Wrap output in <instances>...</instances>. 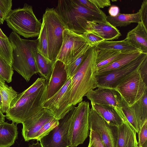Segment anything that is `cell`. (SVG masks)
<instances>
[{
  "label": "cell",
  "instance_id": "f35d334b",
  "mask_svg": "<svg viewBox=\"0 0 147 147\" xmlns=\"http://www.w3.org/2000/svg\"><path fill=\"white\" fill-rule=\"evenodd\" d=\"M90 130L89 141L91 142L95 147H105L99 135L94 131Z\"/></svg>",
  "mask_w": 147,
  "mask_h": 147
},
{
  "label": "cell",
  "instance_id": "1f68e13d",
  "mask_svg": "<svg viewBox=\"0 0 147 147\" xmlns=\"http://www.w3.org/2000/svg\"><path fill=\"white\" fill-rule=\"evenodd\" d=\"M13 50V48L9 38L5 39L0 37V56L11 66Z\"/></svg>",
  "mask_w": 147,
  "mask_h": 147
},
{
  "label": "cell",
  "instance_id": "484cf974",
  "mask_svg": "<svg viewBox=\"0 0 147 147\" xmlns=\"http://www.w3.org/2000/svg\"><path fill=\"white\" fill-rule=\"evenodd\" d=\"M5 81L0 77V93L2 100L1 110L3 113H6L7 112L11 101L18 94L11 86H9L6 84Z\"/></svg>",
  "mask_w": 147,
  "mask_h": 147
},
{
  "label": "cell",
  "instance_id": "7a4b0ae2",
  "mask_svg": "<svg viewBox=\"0 0 147 147\" xmlns=\"http://www.w3.org/2000/svg\"><path fill=\"white\" fill-rule=\"evenodd\" d=\"M98 51L96 47H91L86 57L71 78L70 100L74 106L82 102L87 94L97 87L96 61Z\"/></svg>",
  "mask_w": 147,
  "mask_h": 147
},
{
  "label": "cell",
  "instance_id": "3957f363",
  "mask_svg": "<svg viewBox=\"0 0 147 147\" xmlns=\"http://www.w3.org/2000/svg\"><path fill=\"white\" fill-rule=\"evenodd\" d=\"M8 38L13 48L12 67L13 70L28 82L34 75L38 73L34 55L38 39H22L13 32L11 33Z\"/></svg>",
  "mask_w": 147,
  "mask_h": 147
},
{
  "label": "cell",
  "instance_id": "681fc988",
  "mask_svg": "<svg viewBox=\"0 0 147 147\" xmlns=\"http://www.w3.org/2000/svg\"><path fill=\"white\" fill-rule=\"evenodd\" d=\"M88 147H95L93 144L90 141H89L88 145Z\"/></svg>",
  "mask_w": 147,
  "mask_h": 147
},
{
  "label": "cell",
  "instance_id": "7dc6e473",
  "mask_svg": "<svg viewBox=\"0 0 147 147\" xmlns=\"http://www.w3.org/2000/svg\"><path fill=\"white\" fill-rule=\"evenodd\" d=\"M0 37L4 39H7L8 38L6 35L3 32V31L0 28Z\"/></svg>",
  "mask_w": 147,
  "mask_h": 147
},
{
  "label": "cell",
  "instance_id": "ab89813d",
  "mask_svg": "<svg viewBox=\"0 0 147 147\" xmlns=\"http://www.w3.org/2000/svg\"><path fill=\"white\" fill-rule=\"evenodd\" d=\"M12 1L11 0H0V9L6 17L11 10Z\"/></svg>",
  "mask_w": 147,
  "mask_h": 147
},
{
  "label": "cell",
  "instance_id": "f546056e",
  "mask_svg": "<svg viewBox=\"0 0 147 147\" xmlns=\"http://www.w3.org/2000/svg\"><path fill=\"white\" fill-rule=\"evenodd\" d=\"M92 47L89 44L80 55L69 64L65 65L68 78H71L76 73L88 55Z\"/></svg>",
  "mask_w": 147,
  "mask_h": 147
},
{
  "label": "cell",
  "instance_id": "6da1fadb",
  "mask_svg": "<svg viewBox=\"0 0 147 147\" xmlns=\"http://www.w3.org/2000/svg\"><path fill=\"white\" fill-rule=\"evenodd\" d=\"M55 10L66 29L79 34L86 31L88 22L107 21V16L88 8L78 0H60Z\"/></svg>",
  "mask_w": 147,
  "mask_h": 147
},
{
  "label": "cell",
  "instance_id": "8fae6325",
  "mask_svg": "<svg viewBox=\"0 0 147 147\" xmlns=\"http://www.w3.org/2000/svg\"><path fill=\"white\" fill-rule=\"evenodd\" d=\"M115 89L128 105L131 106L147 91V86L142 79L138 70L122 81Z\"/></svg>",
  "mask_w": 147,
  "mask_h": 147
},
{
  "label": "cell",
  "instance_id": "30bf717a",
  "mask_svg": "<svg viewBox=\"0 0 147 147\" xmlns=\"http://www.w3.org/2000/svg\"><path fill=\"white\" fill-rule=\"evenodd\" d=\"M71 80L68 78L66 82L56 93L45 100L42 104L43 108L47 109L53 117L59 121L62 119L74 106L70 100Z\"/></svg>",
  "mask_w": 147,
  "mask_h": 147
},
{
  "label": "cell",
  "instance_id": "5b68a950",
  "mask_svg": "<svg viewBox=\"0 0 147 147\" xmlns=\"http://www.w3.org/2000/svg\"><path fill=\"white\" fill-rule=\"evenodd\" d=\"M5 21L8 27L19 35L26 38L39 36L42 23L34 14L32 6L26 3L22 8L12 9Z\"/></svg>",
  "mask_w": 147,
  "mask_h": 147
},
{
  "label": "cell",
  "instance_id": "83f0119b",
  "mask_svg": "<svg viewBox=\"0 0 147 147\" xmlns=\"http://www.w3.org/2000/svg\"><path fill=\"white\" fill-rule=\"evenodd\" d=\"M142 53L140 51L137 50L127 53L111 64L97 70L96 75L122 67L134 60Z\"/></svg>",
  "mask_w": 147,
  "mask_h": 147
},
{
  "label": "cell",
  "instance_id": "d590c367",
  "mask_svg": "<svg viewBox=\"0 0 147 147\" xmlns=\"http://www.w3.org/2000/svg\"><path fill=\"white\" fill-rule=\"evenodd\" d=\"M92 47H96L99 44L105 40L97 35L92 32L86 31L82 34Z\"/></svg>",
  "mask_w": 147,
  "mask_h": 147
},
{
  "label": "cell",
  "instance_id": "7402d4cb",
  "mask_svg": "<svg viewBox=\"0 0 147 147\" xmlns=\"http://www.w3.org/2000/svg\"><path fill=\"white\" fill-rule=\"evenodd\" d=\"M34 55L38 74L47 81H49L51 75L55 61H52L45 58L38 51V46L34 50Z\"/></svg>",
  "mask_w": 147,
  "mask_h": 147
},
{
  "label": "cell",
  "instance_id": "c3c4849f",
  "mask_svg": "<svg viewBox=\"0 0 147 147\" xmlns=\"http://www.w3.org/2000/svg\"><path fill=\"white\" fill-rule=\"evenodd\" d=\"M2 105V100L1 95L0 93V109H1Z\"/></svg>",
  "mask_w": 147,
  "mask_h": 147
},
{
  "label": "cell",
  "instance_id": "52a82bcc",
  "mask_svg": "<svg viewBox=\"0 0 147 147\" xmlns=\"http://www.w3.org/2000/svg\"><path fill=\"white\" fill-rule=\"evenodd\" d=\"M42 19L46 29L49 59L55 62L62 46L63 32L66 28L53 8H47Z\"/></svg>",
  "mask_w": 147,
  "mask_h": 147
},
{
  "label": "cell",
  "instance_id": "2e32d148",
  "mask_svg": "<svg viewBox=\"0 0 147 147\" xmlns=\"http://www.w3.org/2000/svg\"><path fill=\"white\" fill-rule=\"evenodd\" d=\"M68 78L65 65L61 61L56 60L50 78L47 81L46 99L51 97L60 90Z\"/></svg>",
  "mask_w": 147,
  "mask_h": 147
},
{
  "label": "cell",
  "instance_id": "f6af8a7d",
  "mask_svg": "<svg viewBox=\"0 0 147 147\" xmlns=\"http://www.w3.org/2000/svg\"><path fill=\"white\" fill-rule=\"evenodd\" d=\"M6 18L5 17L4 14L0 9V24H2L5 20Z\"/></svg>",
  "mask_w": 147,
  "mask_h": 147
},
{
  "label": "cell",
  "instance_id": "4dcf8cb0",
  "mask_svg": "<svg viewBox=\"0 0 147 147\" xmlns=\"http://www.w3.org/2000/svg\"><path fill=\"white\" fill-rule=\"evenodd\" d=\"M42 20L41 28L38 38V49L45 58L49 60L48 55V41L46 27L44 20L43 19Z\"/></svg>",
  "mask_w": 147,
  "mask_h": 147
},
{
  "label": "cell",
  "instance_id": "277c9868",
  "mask_svg": "<svg viewBox=\"0 0 147 147\" xmlns=\"http://www.w3.org/2000/svg\"><path fill=\"white\" fill-rule=\"evenodd\" d=\"M47 81L37 91L29 96H17L11 101L5 115L12 122L22 123L43 108L42 104L46 99Z\"/></svg>",
  "mask_w": 147,
  "mask_h": 147
},
{
  "label": "cell",
  "instance_id": "bcb514c9",
  "mask_svg": "<svg viewBox=\"0 0 147 147\" xmlns=\"http://www.w3.org/2000/svg\"><path fill=\"white\" fill-rule=\"evenodd\" d=\"M5 116L3 115L1 109H0V123L5 122Z\"/></svg>",
  "mask_w": 147,
  "mask_h": 147
},
{
  "label": "cell",
  "instance_id": "4fadbf2b",
  "mask_svg": "<svg viewBox=\"0 0 147 147\" xmlns=\"http://www.w3.org/2000/svg\"><path fill=\"white\" fill-rule=\"evenodd\" d=\"M71 111L59 121L58 125L38 140L41 147H69V130Z\"/></svg>",
  "mask_w": 147,
  "mask_h": 147
},
{
  "label": "cell",
  "instance_id": "4316f807",
  "mask_svg": "<svg viewBox=\"0 0 147 147\" xmlns=\"http://www.w3.org/2000/svg\"><path fill=\"white\" fill-rule=\"evenodd\" d=\"M147 91L132 106L140 129L147 121Z\"/></svg>",
  "mask_w": 147,
  "mask_h": 147
},
{
  "label": "cell",
  "instance_id": "d6a6232c",
  "mask_svg": "<svg viewBox=\"0 0 147 147\" xmlns=\"http://www.w3.org/2000/svg\"><path fill=\"white\" fill-rule=\"evenodd\" d=\"M13 74V69L12 66L0 56V77L9 83L12 81Z\"/></svg>",
  "mask_w": 147,
  "mask_h": 147
},
{
  "label": "cell",
  "instance_id": "603a6c76",
  "mask_svg": "<svg viewBox=\"0 0 147 147\" xmlns=\"http://www.w3.org/2000/svg\"><path fill=\"white\" fill-rule=\"evenodd\" d=\"M126 54L113 50H98L96 61V70L111 64Z\"/></svg>",
  "mask_w": 147,
  "mask_h": 147
},
{
  "label": "cell",
  "instance_id": "e575fe53",
  "mask_svg": "<svg viewBox=\"0 0 147 147\" xmlns=\"http://www.w3.org/2000/svg\"><path fill=\"white\" fill-rule=\"evenodd\" d=\"M46 81V80L42 78H38L29 88L22 92L18 94L17 96L21 98L32 94L44 86Z\"/></svg>",
  "mask_w": 147,
  "mask_h": 147
},
{
  "label": "cell",
  "instance_id": "9c48e42d",
  "mask_svg": "<svg viewBox=\"0 0 147 147\" xmlns=\"http://www.w3.org/2000/svg\"><path fill=\"white\" fill-rule=\"evenodd\" d=\"M89 44L82 34L66 29L63 31L62 44L56 60L67 65L77 57Z\"/></svg>",
  "mask_w": 147,
  "mask_h": 147
},
{
  "label": "cell",
  "instance_id": "44dd1931",
  "mask_svg": "<svg viewBox=\"0 0 147 147\" xmlns=\"http://www.w3.org/2000/svg\"><path fill=\"white\" fill-rule=\"evenodd\" d=\"M17 125L13 122L0 123V147H10L14 144L18 138Z\"/></svg>",
  "mask_w": 147,
  "mask_h": 147
},
{
  "label": "cell",
  "instance_id": "5bb4252c",
  "mask_svg": "<svg viewBox=\"0 0 147 147\" xmlns=\"http://www.w3.org/2000/svg\"><path fill=\"white\" fill-rule=\"evenodd\" d=\"M54 117L49 110L43 108L22 123V134L26 142L35 139L36 136L44 125Z\"/></svg>",
  "mask_w": 147,
  "mask_h": 147
},
{
  "label": "cell",
  "instance_id": "836d02e7",
  "mask_svg": "<svg viewBox=\"0 0 147 147\" xmlns=\"http://www.w3.org/2000/svg\"><path fill=\"white\" fill-rule=\"evenodd\" d=\"M59 121L53 117L47 122L37 134L35 139L37 141L42 138L47 134L53 128L58 125Z\"/></svg>",
  "mask_w": 147,
  "mask_h": 147
},
{
  "label": "cell",
  "instance_id": "9a60e30c",
  "mask_svg": "<svg viewBox=\"0 0 147 147\" xmlns=\"http://www.w3.org/2000/svg\"><path fill=\"white\" fill-rule=\"evenodd\" d=\"M86 96L91 103L101 105H109L120 108L122 98L115 89L98 88L87 94Z\"/></svg>",
  "mask_w": 147,
  "mask_h": 147
},
{
  "label": "cell",
  "instance_id": "ac0fdd59",
  "mask_svg": "<svg viewBox=\"0 0 147 147\" xmlns=\"http://www.w3.org/2000/svg\"><path fill=\"white\" fill-rule=\"evenodd\" d=\"M86 31L94 33L109 41L118 39L121 35L119 30L107 21L96 23L88 22Z\"/></svg>",
  "mask_w": 147,
  "mask_h": 147
},
{
  "label": "cell",
  "instance_id": "ba28073f",
  "mask_svg": "<svg viewBox=\"0 0 147 147\" xmlns=\"http://www.w3.org/2000/svg\"><path fill=\"white\" fill-rule=\"evenodd\" d=\"M147 58V53H142L134 60L118 68L96 75L97 87L115 89L126 77L138 70Z\"/></svg>",
  "mask_w": 147,
  "mask_h": 147
},
{
  "label": "cell",
  "instance_id": "f1b7e54d",
  "mask_svg": "<svg viewBox=\"0 0 147 147\" xmlns=\"http://www.w3.org/2000/svg\"><path fill=\"white\" fill-rule=\"evenodd\" d=\"M119 107L128 123L136 133L138 134L140 129L132 106H129L122 98L120 102Z\"/></svg>",
  "mask_w": 147,
  "mask_h": 147
},
{
  "label": "cell",
  "instance_id": "8992f818",
  "mask_svg": "<svg viewBox=\"0 0 147 147\" xmlns=\"http://www.w3.org/2000/svg\"><path fill=\"white\" fill-rule=\"evenodd\" d=\"M89 103L82 101L71 111L69 134V147H76L83 144L89 136Z\"/></svg>",
  "mask_w": 147,
  "mask_h": 147
},
{
  "label": "cell",
  "instance_id": "f907efd6",
  "mask_svg": "<svg viewBox=\"0 0 147 147\" xmlns=\"http://www.w3.org/2000/svg\"><path fill=\"white\" fill-rule=\"evenodd\" d=\"M136 147H139L138 145Z\"/></svg>",
  "mask_w": 147,
  "mask_h": 147
},
{
  "label": "cell",
  "instance_id": "60d3db41",
  "mask_svg": "<svg viewBox=\"0 0 147 147\" xmlns=\"http://www.w3.org/2000/svg\"><path fill=\"white\" fill-rule=\"evenodd\" d=\"M138 71L142 79L147 86V58L142 63Z\"/></svg>",
  "mask_w": 147,
  "mask_h": 147
},
{
  "label": "cell",
  "instance_id": "8d00e7d4",
  "mask_svg": "<svg viewBox=\"0 0 147 147\" xmlns=\"http://www.w3.org/2000/svg\"><path fill=\"white\" fill-rule=\"evenodd\" d=\"M147 121L140 129L138 134V146L139 147H147Z\"/></svg>",
  "mask_w": 147,
  "mask_h": 147
},
{
  "label": "cell",
  "instance_id": "ffe728a7",
  "mask_svg": "<svg viewBox=\"0 0 147 147\" xmlns=\"http://www.w3.org/2000/svg\"><path fill=\"white\" fill-rule=\"evenodd\" d=\"M117 147H136L138 145L136 133L125 121L117 127Z\"/></svg>",
  "mask_w": 147,
  "mask_h": 147
},
{
  "label": "cell",
  "instance_id": "ee69618b",
  "mask_svg": "<svg viewBox=\"0 0 147 147\" xmlns=\"http://www.w3.org/2000/svg\"><path fill=\"white\" fill-rule=\"evenodd\" d=\"M108 11L110 16L115 17L119 13V9L117 6L112 5L109 8Z\"/></svg>",
  "mask_w": 147,
  "mask_h": 147
},
{
  "label": "cell",
  "instance_id": "d4e9b609",
  "mask_svg": "<svg viewBox=\"0 0 147 147\" xmlns=\"http://www.w3.org/2000/svg\"><path fill=\"white\" fill-rule=\"evenodd\" d=\"M107 21L114 27L127 26L132 23L141 22L139 12L135 13L121 14L119 13L115 17L107 16Z\"/></svg>",
  "mask_w": 147,
  "mask_h": 147
},
{
  "label": "cell",
  "instance_id": "cb8c5ba5",
  "mask_svg": "<svg viewBox=\"0 0 147 147\" xmlns=\"http://www.w3.org/2000/svg\"><path fill=\"white\" fill-rule=\"evenodd\" d=\"M96 47L98 50H111L125 53L138 50L125 40L118 41L105 40Z\"/></svg>",
  "mask_w": 147,
  "mask_h": 147
},
{
  "label": "cell",
  "instance_id": "7c38bea8",
  "mask_svg": "<svg viewBox=\"0 0 147 147\" xmlns=\"http://www.w3.org/2000/svg\"><path fill=\"white\" fill-rule=\"evenodd\" d=\"M89 130L100 136L105 147H117V127L108 124L92 107L89 116Z\"/></svg>",
  "mask_w": 147,
  "mask_h": 147
},
{
  "label": "cell",
  "instance_id": "74e56055",
  "mask_svg": "<svg viewBox=\"0 0 147 147\" xmlns=\"http://www.w3.org/2000/svg\"><path fill=\"white\" fill-rule=\"evenodd\" d=\"M138 12L141 22L147 30V0H144L142 2Z\"/></svg>",
  "mask_w": 147,
  "mask_h": 147
},
{
  "label": "cell",
  "instance_id": "b9f144b4",
  "mask_svg": "<svg viewBox=\"0 0 147 147\" xmlns=\"http://www.w3.org/2000/svg\"><path fill=\"white\" fill-rule=\"evenodd\" d=\"M78 1L82 5L88 9L99 13H104L101 10L91 2L90 0H78Z\"/></svg>",
  "mask_w": 147,
  "mask_h": 147
},
{
  "label": "cell",
  "instance_id": "7bdbcfd3",
  "mask_svg": "<svg viewBox=\"0 0 147 147\" xmlns=\"http://www.w3.org/2000/svg\"><path fill=\"white\" fill-rule=\"evenodd\" d=\"M90 1L99 8H103L111 6V3L109 0H90Z\"/></svg>",
  "mask_w": 147,
  "mask_h": 147
},
{
  "label": "cell",
  "instance_id": "d6986e66",
  "mask_svg": "<svg viewBox=\"0 0 147 147\" xmlns=\"http://www.w3.org/2000/svg\"><path fill=\"white\" fill-rule=\"evenodd\" d=\"M124 40L142 53H147V30L141 22L128 32Z\"/></svg>",
  "mask_w": 147,
  "mask_h": 147
},
{
  "label": "cell",
  "instance_id": "e0dca14e",
  "mask_svg": "<svg viewBox=\"0 0 147 147\" xmlns=\"http://www.w3.org/2000/svg\"><path fill=\"white\" fill-rule=\"evenodd\" d=\"M92 106L110 125L118 127L127 120L120 108L91 103Z\"/></svg>",
  "mask_w": 147,
  "mask_h": 147
}]
</instances>
